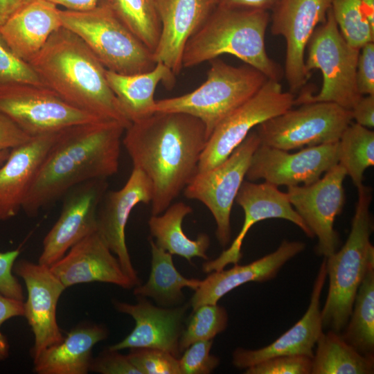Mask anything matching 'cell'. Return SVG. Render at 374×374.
Returning <instances> with one entry per match:
<instances>
[{
	"label": "cell",
	"mask_w": 374,
	"mask_h": 374,
	"mask_svg": "<svg viewBox=\"0 0 374 374\" xmlns=\"http://www.w3.org/2000/svg\"><path fill=\"white\" fill-rule=\"evenodd\" d=\"M122 139L133 168L152 186V215L162 213L196 174L207 137L198 118L156 112L132 123Z\"/></svg>",
	"instance_id": "1"
},
{
	"label": "cell",
	"mask_w": 374,
	"mask_h": 374,
	"mask_svg": "<svg viewBox=\"0 0 374 374\" xmlns=\"http://www.w3.org/2000/svg\"><path fill=\"white\" fill-rule=\"evenodd\" d=\"M125 130L116 121L100 120L60 132L24 201L26 215L37 216L80 184L115 175Z\"/></svg>",
	"instance_id": "2"
},
{
	"label": "cell",
	"mask_w": 374,
	"mask_h": 374,
	"mask_svg": "<svg viewBox=\"0 0 374 374\" xmlns=\"http://www.w3.org/2000/svg\"><path fill=\"white\" fill-rule=\"evenodd\" d=\"M28 63L45 86L70 105L125 129L130 125L109 86L107 69L71 30H55Z\"/></svg>",
	"instance_id": "3"
},
{
	"label": "cell",
	"mask_w": 374,
	"mask_h": 374,
	"mask_svg": "<svg viewBox=\"0 0 374 374\" xmlns=\"http://www.w3.org/2000/svg\"><path fill=\"white\" fill-rule=\"evenodd\" d=\"M269 12L216 6L188 41L183 68L193 67L224 54L232 55L258 69L268 79L280 81L283 72L267 55L265 33Z\"/></svg>",
	"instance_id": "4"
},
{
	"label": "cell",
	"mask_w": 374,
	"mask_h": 374,
	"mask_svg": "<svg viewBox=\"0 0 374 374\" xmlns=\"http://www.w3.org/2000/svg\"><path fill=\"white\" fill-rule=\"evenodd\" d=\"M358 199L348 238L339 250L324 258L329 279L328 296L321 310L323 328L339 332L350 317L357 291L368 269L374 265L373 229L369 211L371 190L357 188Z\"/></svg>",
	"instance_id": "5"
},
{
	"label": "cell",
	"mask_w": 374,
	"mask_h": 374,
	"mask_svg": "<svg viewBox=\"0 0 374 374\" xmlns=\"http://www.w3.org/2000/svg\"><path fill=\"white\" fill-rule=\"evenodd\" d=\"M206 80L182 96L156 100L154 112H180L204 124L207 140L215 127L235 109L251 98L268 78L244 64H227L219 57L209 61Z\"/></svg>",
	"instance_id": "6"
},
{
	"label": "cell",
	"mask_w": 374,
	"mask_h": 374,
	"mask_svg": "<svg viewBox=\"0 0 374 374\" xmlns=\"http://www.w3.org/2000/svg\"><path fill=\"white\" fill-rule=\"evenodd\" d=\"M62 27L77 35L109 71L131 75L152 69L150 51L124 24L109 1L84 11L60 10Z\"/></svg>",
	"instance_id": "7"
},
{
	"label": "cell",
	"mask_w": 374,
	"mask_h": 374,
	"mask_svg": "<svg viewBox=\"0 0 374 374\" xmlns=\"http://www.w3.org/2000/svg\"><path fill=\"white\" fill-rule=\"evenodd\" d=\"M306 71L319 70L323 76L321 90L314 95L302 92L294 105L328 102L350 110L362 95L356 82L359 49L350 46L341 35L331 9L326 21L314 30L308 46Z\"/></svg>",
	"instance_id": "8"
},
{
	"label": "cell",
	"mask_w": 374,
	"mask_h": 374,
	"mask_svg": "<svg viewBox=\"0 0 374 374\" xmlns=\"http://www.w3.org/2000/svg\"><path fill=\"white\" fill-rule=\"evenodd\" d=\"M352 121L351 111L335 103H308L264 121L256 131L260 144L290 151L337 142Z\"/></svg>",
	"instance_id": "9"
},
{
	"label": "cell",
	"mask_w": 374,
	"mask_h": 374,
	"mask_svg": "<svg viewBox=\"0 0 374 374\" xmlns=\"http://www.w3.org/2000/svg\"><path fill=\"white\" fill-rule=\"evenodd\" d=\"M260 143L256 131L251 130L225 160L196 172L184 189L185 197L199 201L211 211L217 225L216 237L222 247L230 242L232 206Z\"/></svg>",
	"instance_id": "10"
},
{
	"label": "cell",
	"mask_w": 374,
	"mask_h": 374,
	"mask_svg": "<svg viewBox=\"0 0 374 374\" xmlns=\"http://www.w3.org/2000/svg\"><path fill=\"white\" fill-rule=\"evenodd\" d=\"M0 110L30 136L105 120L70 105L46 86L30 84L1 87Z\"/></svg>",
	"instance_id": "11"
},
{
	"label": "cell",
	"mask_w": 374,
	"mask_h": 374,
	"mask_svg": "<svg viewBox=\"0 0 374 374\" xmlns=\"http://www.w3.org/2000/svg\"><path fill=\"white\" fill-rule=\"evenodd\" d=\"M295 96L279 81L268 79L251 98L226 116L213 131L201 154L197 172L225 160L253 128L294 105Z\"/></svg>",
	"instance_id": "12"
},
{
	"label": "cell",
	"mask_w": 374,
	"mask_h": 374,
	"mask_svg": "<svg viewBox=\"0 0 374 374\" xmlns=\"http://www.w3.org/2000/svg\"><path fill=\"white\" fill-rule=\"evenodd\" d=\"M346 176L338 163L314 183L287 187L286 194L290 204L317 238L315 251L324 258L335 253L339 243L334 222L345 203Z\"/></svg>",
	"instance_id": "13"
},
{
	"label": "cell",
	"mask_w": 374,
	"mask_h": 374,
	"mask_svg": "<svg viewBox=\"0 0 374 374\" xmlns=\"http://www.w3.org/2000/svg\"><path fill=\"white\" fill-rule=\"evenodd\" d=\"M339 141L305 147L295 153L262 145L254 151L246 177L276 186L308 185L339 163Z\"/></svg>",
	"instance_id": "14"
},
{
	"label": "cell",
	"mask_w": 374,
	"mask_h": 374,
	"mask_svg": "<svg viewBox=\"0 0 374 374\" xmlns=\"http://www.w3.org/2000/svg\"><path fill=\"white\" fill-rule=\"evenodd\" d=\"M332 0H280L272 10L271 33L286 43L285 75L290 91L301 89L310 75L305 51L319 24H323Z\"/></svg>",
	"instance_id": "15"
},
{
	"label": "cell",
	"mask_w": 374,
	"mask_h": 374,
	"mask_svg": "<svg viewBox=\"0 0 374 374\" xmlns=\"http://www.w3.org/2000/svg\"><path fill=\"white\" fill-rule=\"evenodd\" d=\"M107 186V179H92L64 195L60 217L44 238L38 263L50 267L74 244L96 232L98 208Z\"/></svg>",
	"instance_id": "16"
},
{
	"label": "cell",
	"mask_w": 374,
	"mask_h": 374,
	"mask_svg": "<svg viewBox=\"0 0 374 374\" xmlns=\"http://www.w3.org/2000/svg\"><path fill=\"white\" fill-rule=\"evenodd\" d=\"M13 272L23 279L27 290L24 314L34 335L33 358L45 348L61 342L64 337L57 321L59 299L66 289L50 267L27 260H16Z\"/></svg>",
	"instance_id": "17"
},
{
	"label": "cell",
	"mask_w": 374,
	"mask_h": 374,
	"mask_svg": "<svg viewBox=\"0 0 374 374\" xmlns=\"http://www.w3.org/2000/svg\"><path fill=\"white\" fill-rule=\"evenodd\" d=\"M152 186L139 168L133 170L125 184L118 190L107 191L97 212L96 232L118 258L124 272L135 287L140 285L125 240V228L133 208L151 204Z\"/></svg>",
	"instance_id": "18"
},
{
	"label": "cell",
	"mask_w": 374,
	"mask_h": 374,
	"mask_svg": "<svg viewBox=\"0 0 374 374\" xmlns=\"http://www.w3.org/2000/svg\"><path fill=\"white\" fill-rule=\"evenodd\" d=\"M244 211L242 228L231 246L214 260L203 264L205 273L220 271L229 264H238L242 256L243 240L251 227L256 223L271 218L288 220L299 226L310 238L314 236L302 218L294 209L287 194L278 187L266 181L257 184L244 181L235 200Z\"/></svg>",
	"instance_id": "19"
},
{
	"label": "cell",
	"mask_w": 374,
	"mask_h": 374,
	"mask_svg": "<svg viewBox=\"0 0 374 374\" xmlns=\"http://www.w3.org/2000/svg\"><path fill=\"white\" fill-rule=\"evenodd\" d=\"M161 25L153 52L177 75L183 69L182 57L189 39L201 28L217 6L216 0H155Z\"/></svg>",
	"instance_id": "20"
},
{
	"label": "cell",
	"mask_w": 374,
	"mask_h": 374,
	"mask_svg": "<svg viewBox=\"0 0 374 374\" xmlns=\"http://www.w3.org/2000/svg\"><path fill=\"white\" fill-rule=\"evenodd\" d=\"M50 269L65 288L93 282L112 283L124 289L135 287L97 232L74 244Z\"/></svg>",
	"instance_id": "21"
},
{
	"label": "cell",
	"mask_w": 374,
	"mask_h": 374,
	"mask_svg": "<svg viewBox=\"0 0 374 374\" xmlns=\"http://www.w3.org/2000/svg\"><path fill=\"white\" fill-rule=\"evenodd\" d=\"M327 278L326 259L322 261L314 280L309 306L292 327L270 344L258 349L236 348L232 363L238 368H247L267 359L282 355L313 357L314 347L323 332L320 299Z\"/></svg>",
	"instance_id": "22"
},
{
	"label": "cell",
	"mask_w": 374,
	"mask_h": 374,
	"mask_svg": "<svg viewBox=\"0 0 374 374\" xmlns=\"http://www.w3.org/2000/svg\"><path fill=\"white\" fill-rule=\"evenodd\" d=\"M136 304L115 301V308L131 316L135 321L132 331L122 341L109 347L112 350L139 348L166 351L178 357L179 341L186 305L167 309L153 305L139 296Z\"/></svg>",
	"instance_id": "23"
},
{
	"label": "cell",
	"mask_w": 374,
	"mask_h": 374,
	"mask_svg": "<svg viewBox=\"0 0 374 374\" xmlns=\"http://www.w3.org/2000/svg\"><path fill=\"white\" fill-rule=\"evenodd\" d=\"M59 132L31 136L10 150L0 166V222L12 218L23 204Z\"/></svg>",
	"instance_id": "24"
},
{
	"label": "cell",
	"mask_w": 374,
	"mask_h": 374,
	"mask_svg": "<svg viewBox=\"0 0 374 374\" xmlns=\"http://www.w3.org/2000/svg\"><path fill=\"white\" fill-rule=\"evenodd\" d=\"M305 248L303 242L285 240L274 251L247 265L238 263L231 269L211 272L195 290L190 300L193 310L205 304H217L222 296L243 284L271 280L288 260Z\"/></svg>",
	"instance_id": "25"
},
{
	"label": "cell",
	"mask_w": 374,
	"mask_h": 374,
	"mask_svg": "<svg viewBox=\"0 0 374 374\" xmlns=\"http://www.w3.org/2000/svg\"><path fill=\"white\" fill-rule=\"evenodd\" d=\"M60 11L46 0H30L0 26V33L12 51L28 62L62 27Z\"/></svg>",
	"instance_id": "26"
},
{
	"label": "cell",
	"mask_w": 374,
	"mask_h": 374,
	"mask_svg": "<svg viewBox=\"0 0 374 374\" xmlns=\"http://www.w3.org/2000/svg\"><path fill=\"white\" fill-rule=\"evenodd\" d=\"M107 335L103 326L80 324L61 342L45 348L33 358V371L38 374H87L93 346Z\"/></svg>",
	"instance_id": "27"
},
{
	"label": "cell",
	"mask_w": 374,
	"mask_h": 374,
	"mask_svg": "<svg viewBox=\"0 0 374 374\" xmlns=\"http://www.w3.org/2000/svg\"><path fill=\"white\" fill-rule=\"evenodd\" d=\"M106 77L123 113L131 123L154 112V93L160 82L171 88L175 82V75L159 62L148 71L131 75L107 69Z\"/></svg>",
	"instance_id": "28"
},
{
	"label": "cell",
	"mask_w": 374,
	"mask_h": 374,
	"mask_svg": "<svg viewBox=\"0 0 374 374\" xmlns=\"http://www.w3.org/2000/svg\"><path fill=\"white\" fill-rule=\"evenodd\" d=\"M192 212L193 208L183 202L170 204L163 214L150 217V231L156 239V245L170 254L181 256L189 262L194 257L207 260L209 236L200 233L195 240H192L182 229L184 218Z\"/></svg>",
	"instance_id": "29"
},
{
	"label": "cell",
	"mask_w": 374,
	"mask_h": 374,
	"mask_svg": "<svg viewBox=\"0 0 374 374\" xmlns=\"http://www.w3.org/2000/svg\"><path fill=\"white\" fill-rule=\"evenodd\" d=\"M311 374H373L374 355H365L347 343L339 332H322L317 341Z\"/></svg>",
	"instance_id": "30"
},
{
	"label": "cell",
	"mask_w": 374,
	"mask_h": 374,
	"mask_svg": "<svg viewBox=\"0 0 374 374\" xmlns=\"http://www.w3.org/2000/svg\"><path fill=\"white\" fill-rule=\"evenodd\" d=\"M150 243L152 253L150 274L145 284L135 287L134 294L151 297L163 305L177 303L184 298V287L195 290L202 280L182 276L173 264L172 255L157 247L152 240H150Z\"/></svg>",
	"instance_id": "31"
},
{
	"label": "cell",
	"mask_w": 374,
	"mask_h": 374,
	"mask_svg": "<svg viewBox=\"0 0 374 374\" xmlns=\"http://www.w3.org/2000/svg\"><path fill=\"white\" fill-rule=\"evenodd\" d=\"M341 334L355 349L374 355V265L369 267L356 293L349 320Z\"/></svg>",
	"instance_id": "32"
},
{
	"label": "cell",
	"mask_w": 374,
	"mask_h": 374,
	"mask_svg": "<svg viewBox=\"0 0 374 374\" xmlns=\"http://www.w3.org/2000/svg\"><path fill=\"white\" fill-rule=\"evenodd\" d=\"M339 164L357 188L365 170L374 165V132L357 123H350L339 140Z\"/></svg>",
	"instance_id": "33"
},
{
	"label": "cell",
	"mask_w": 374,
	"mask_h": 374,
	"mask_svg": "<svg viewBox=\"0 0 374 374\" xmlns=\"http://www.w3.org/2000/svg\"><path fill=\"white\" fill-rule=\"evenodd\" d=\"M110 3L124 24L154 52L161 31L155 0H111Z\"/></svg>",
	"instance_id": "34"
},
{
	"label": "cell",
	"mask_w": 374,
	"mask_h": 374,
	"mask_svg": "<svg viewBox=\"0 0 374 374\" xmlns=\"http://www.w3.org/2000/svg\"><path fill=\"white\" fill-rule=\"evenodd\" d=\"M330 9L341 35L350 46L360 49L374 42V27L366 17L359 0H332Z\"/></svg>",
	"instance_id": "35"
},
{
	"label": "cell",
	"mask_w": 374,
	"mask_h": 374,
	"mask_svg": "<svg viewBox=\"0 0 374 374\" xmlns=\"http://www.w3.org/2000/svg\"><path fill=\"white\" fill-rule=\"evenodd\" d=\"M228 319L226 310L217 303L202 305L194 310L179 337L180 353L195 342L213 339L226 328Z\"/></svg>",
	"instance_id": "36"
},
{
	"label": "cell",
	"mask_w": 374,
	"mask_h": 374,
	"mask_svg": "<svg viewBox=\"0 0 374 374\" xmlns=\"http://www.w3.org/2000/svg\"><path fill=\"white\" fill-rule=\"evenodd\" d=\"M16 84L45 86L32 66L12 51L0 33V87Z\"/></svg>",
	"instance_id": "37"
},
{
	"label": "cell",
	"mask_w": 374,
	"mask_h": 374,
	"mask_svg": "<svg viewBox=\"0 0 374 374\" xmlns=\"http://www.w3.org/2000/svg\"><path fill=\"white\" fill-rule=\"evenodd\" d=\"M127 357L141 374H181L179 359L159 349H130Z\"/></svg>",
	"instance_id": "38"
},
{
	"label": "cell",
	"mask_w": 374,
	"mask_h": 374,
	"mask_svg": "<svg viewBox=\"0 0 374 374\" xmlns=\"http://www.w3.org/2000/svg\"><path fill=\"white\" fill-rule=\"evenodd\" d=\"M213 339L199 341L190 345L179 359L181 374H208L220 363V359L210 353Z\"/></svg>",
	"instance_id": "39"
},
{
	"label": "cell",
	"mask_w": 374,
	"mask_h": 374,
	"mask_svg": "<svg viewBox=\"0 0 374 374\" xmlns=\"http://www.w3.org/2000/svg\"><path fill=\"white\" fill-rule=\"evenodd\" d=\"M312 358L305 355L271 357L247 368L245 374H311Z\"/></svg>",
	"instance_id": "40"
},
{
	"label": "cell",
	"mask_w": 374,
	"mask_h": 374,
	"mask_svg": "<svg viewBox=\"0 0 374 374\" xmlns=\"http://www.w3.org/2000/svg\"><path fill=\"white\" fill-rule=\"evenodd\" d=\"M89 371L101 374H141L127 355L110 349L92 359Z\"/></svg>",
	"instance_id": "41"
},
{
	"label": "cell",
	"mask_w": 374,
	"mask_h": 374,
	"mask_svg": "<svg viewBox=\"0 0 374 374\" xmlns=\"http://www.w3.org/2000/svg\"><path fill=\"white\" fill-rule=\"evenodd\" d=\"M19 253V249L0 252V293L23 301L22 286L12 274L14 264Z\"/></svg>",
	"instance_id": "42"
},
{
	"label": "cell",
	"mask_w": 374,
	"mask_h": 374,
	"mask_svg": "<svg viewBox=\"0 0 374 374\" xmlns=\"http://www.w3.org/2000/svg\"><path fill=\"white\" fill-rule=\"evenodd\" d=\"M356 82L362 96L374 95V42L359 49L356 69Z\"/></svg>",
	"instance_id": "43"
},
{
	"label": "cell",
	"mask_w": 374,
	"mask_h": 374,
	"mask_svg": "<svg viewBox=\"0 0 374 374\" xmlns=\"http://www.w3.org/2000/svg\"><path fill=\"white\" fill-rule=\"evenodd\" d=\"M24 314L23 301L0 293V361L8 358L10 350L8 339L1 330V326L11 318L24 317Z\"/></svg>",
	"instance_id": "44"
},
{
	"label": "cell",
	"mask_w": 374,
	"mask_h": 374,
	"mask_svg": "<svg viewBox=\"0 0 374 374\" xmlns=\"http://www.w3.org/2000/svg\"><path fill=\"white\" fill-rule=\"evenodd\" d=\"M30 137L0 110V151L11 150Z\"/></svg>",
	"instance_id": "45"
},
{
	"label": "cell",
	"mask_w": 374,
	"mask_h": 374,
	"mask_svg": "<svg viewBox=\"0 0 374 374\" xmlns=\"http://www.w3.org/2000/svg\"><path fill=\"white\" fill-rule=\"evenodd\" d=\"M353 120L368 129L374 127V95L362 96L350 109Z\"/></svg>",
	"instance_id": "46"
},
{
	"label": "cell",
	"mask_w": 374,
	"mask_h": 374,
	"mask_svg": "<svg viewBox=\"0 0 374 374\" xmlns=\"http://www.w3.org/2000/svg\"><path fill=\"white\" fill-rule=\"evenodd\" d=\"M280 0H216L217 6L232 8L272 10Z\"/></svg>",
	"instance_id": "47"
},
{
	"label": "cell",
	"mask_w": 374,
	"mask_h": 374,
	"mask_svg": "<svg viewBox=\"0 0 374 374\" xmlns=\"http://www.w3.org/2000/svg\"><path fill=\"white\" fill-rule=\"evenodd\" d=\"M56 6H61L65 10L73 11H84L90 10L105 1L111 0H46Z\"/></svg>",
	"instance_id": "48"
},
{
	"label": "cell",
	"mask_w": 374,
	"mask_h": 374,
	"mask_svg": "<svg viewBox=\"0 0 374 374\" xmlns=\"http://www.w3.org/2000/svg\"><path fill=\"white\" fill-rule=\"evenodd\" d=\"M30 0H0V26L19 8Z\"/></svg>",
	"instance_id": "49"
},
{
	"label": "cell",
	"mask_w": 374,
	"mask_h": 374,
	"mask_svg": "<svg viewBox=\"0 0 374 374\" xmlns=\"http://www.w3.org/2000/svg\"><path fill=\"white\" fill-rule=\"evenodd\" d=\"M359 1L366 17L374 27V0H359Z\"/></svg>",
	"instance_id": "50"
},
{
	"label": "cell",
	"mask_w": 374,
	"mask_h": 374,
	"mask_svg": "<svg viewBox=\"0 0 374 374\" xmlns=\"http://www.w3.org/2000/svg\"><path fill=\"white\" fill-rule=\"evenodd\" d=\"M10 150H6L0 151V166L6 161L7 159Z\"/></svg>",
	"instance_id": "51"
}]
</instances>
